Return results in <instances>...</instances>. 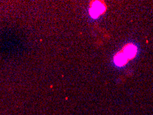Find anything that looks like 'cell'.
Masks as SVG:
<instances>
[{"label": "cell", "mask_w": 153, "mask_h": 115, "mask_svg": "<svg viewBox=\"0 0 153 115\" xmlns=\"http://www.w3.org/2000/svg\"><path fill=\"white\" fill-rule=\"evenodd\" d=\"M105 10V6L100 1H94L91 8L90 9V15L93 18L98 17Z\"/></svg>", "instance_id": "obj_1"}, {"label": "cell", "mask_w": 153, "mask_h": 115, "mask_svg": "<svg viewBox=\"0 0 153 115\" xmlns=\"http://www.w3.org/2000/svg\"><path fill=\"white\" fill-rule=\"evenodd\" d=\"M137 48L136 46H132V45H129V46H126L123 50V53H124V55L126 56L128 59H131L133 58L137 54Z\"/></svg>", "instance_id": "obj_2"}, {"label": "cell", "mask_w": 153, "mask_h": 115, "mask_svg": "<svg viewBox=\"0 0 153 115\" xmlns=\"http://www.w3.org/2000/svg\"><path fill=\"white\" fill-rule=\"evenodd\" d=\"M128 59L126 57V56L124 55V53H119L114 58V62L119 66H122L127 62Z\"/></svg>", "instance_id": "obj_3"}]
</instances>
